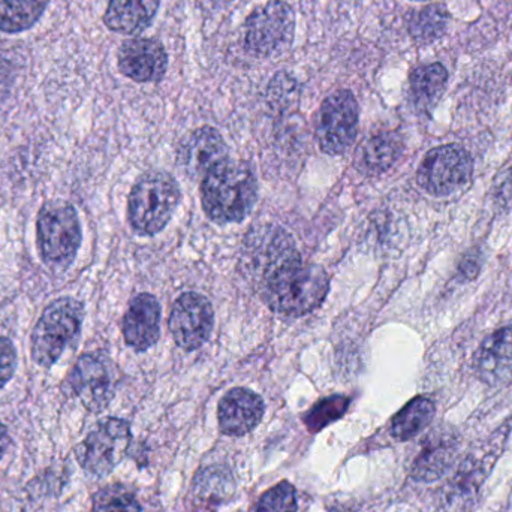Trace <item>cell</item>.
I'll use <instances>...</instances> for the list:
<instances>
[{
	"mask_svg": "<svg viewBox=\"0 0 512 512\" xmlns=\"http://www.w3.org/2000/svg\"><path fill=\"white\" fill-rule=\"evenodd\" d=\"M17 369V351L8 337H0V388L5 387Z\"/></svg>",
	"mask_w": 512,
	"mask_h": 512,
	"instance_id": "83f0119b",
	"label": "cell"
},
{
	"mask_svg": "<svg viewBox=\"0 0 512 512\" xmlns=\"http://www.w3.org/2000/svg\"><path fill=\"white\" fill-rule=\"evenodd\" d=\"M348 406L349 399H346V397H328V399L322 400V402H319L318 405L310 409L309 414L304 418V423H306L307 429L310 432H319L328 424L343 417Z\"/></svg>",
	"mask_w": 512,
	"mask_h": 512,
	"instance_id": "484cf974",
	"label": "cell"
},
{
	"mask_svg": "<svg viewBox=\"0 0 512 512\" xmlns=\"http://www.w3.org/2000/svg\"><path fill=\"white\" fill-rule=\"evenodd\" d=\"M403 144L393 132L375 135L361 147L360 164L367 173H384L402 155Z\"/></svg>",
	"mask_w": 512,
	"mask_h": 512,
	"instance_id": "44dd1931",
	"label": "cell"
},
{
	"mask_svg": "<svg viewBox=\"0 0 512 512\" xmlns=\"http://www.w3.org/2000/svg\"><path fill=\"white\" fill-rule=\"evenodd\" d=\"M93 511L95 512H141V505L134 492L125 486L105 487L99 490L93 498Z\"/></svg>",
	"mask_w": 512,
	"mask_h": 512,
	"instance_id": "d4e9b609",
	"label": "cell"
},
{
	"mask_svg": "<svg viewBox=\"0 0 512 512\" xmlns=\"http://www.w3.org/2000/svg\"><path fill=\"white\" fill-rule=\"evenodd\" d=\"M264 409V400L254 391L234 388L219 403V426L225 435H246L258 426Z\"/></svg>",
	"mask_w": 512,
	"mask_h": 512,
	"instance_id": "2e32d148",
	"label": "cell"
},
{
	"mask_svg": "<svg viewBox=\"0 0 512 512\" xmlns=\"http://www.w3.org/2000/svg\"><path fill=\"white\" fill-rule=\"evenodd\" d=\"M158 9L159 0H110L104 23L113 32L138 35L152 24Z\"/></svg>",
	"mask_w": 512,
	"mask_h": 512,
	"instance_id": "ac0fdd59",
	"label": "cell"
},
{
	"mask_svg": "<svg viewBox=\"0 0 512 512\" xmlns=\"http://www.w3.org/2000/svg\"><path fill=\"white\" fill-rule=\"evenodd\" d=\"M256 512H297V498L291 484H277L259 499Z\"/></svg>",
	"mask_w": 512,
	"mask_h": 512,
	"instance_id": "4316f807",
	"label": "cell"
},
{
	"mask_svg": "<svg viewBox=\"0 0 512 512\" xmlns=\"http://www.w3.org/2000/svg\"><path fill=\"white\" fill-rule=\"evenodd\" d=\"M215 324L212 303L204 295L186 292L174 303L170 316V330L177 346L194 351L209 340Z\"/></svg>",
	"mask_w": 512,
	"mask_h": 512,
	"instance_id": "7c38bea8",
	"label": "cell"
},
{
	"mask_svg": "<svg viewBox=\"0 0 512 512\" xmlns=\"http://www.w3.org/2000/svg\"><path fill=\"white\" fill-rule=\"evenodd\" d=\"M117 65L125 77L137 83H156L164 78L168 56L156 39L134 38L123 42L117 53Z\"/></svg>",
	"mask_w": 512,
	"mask_h": 512,
	"instance_id": "4fadbf2b",
	"label": "cell"
},
{
	"mask_svg": "<svg viewBox=\"0 0 512 512\" xmlns=\"http://www.w3.org/2000/svg\"><path fill=\"white\" fill-rule=\"evenodd\" d=\"M360 120L357 99L349 90H337L319 108L316 138L322 152L342 155L355 141Z\"/></svg>",
	"mask_w": 512,
	"mask_h": 512,
	"instance_id": "52a82bcc",
	"label": "cell"
},
{
	"mask_svg": "<svg viewBox=\"0 0 512 512\" xmlns=\"http://www.w3.org/2000/svg\"><path fill=\"white\" fill-rule=\"evenodd\" d=\"M230 159L228 146L215 128L204 126L189 134L179 147V164L192 179L203 180L207 173Z\"/></svg>",
	"mask_w": 512,
	"mask_h": 512,
	"instance_id": "5bb4252c",
	"label": "cell"
},
{
	"mask_svg": "<svg viewBox=\"0 0 512 512\" xmlns=\"http://www.w3.org/2000/svg\"><path fill=\"white\" fill-rule=\"evenodd\" d=\"M180 200L179 183L165 171L141 176L129 195L128 218L132 228L143 236L161 233Z\"/></svg>",
	"mask_w": 512,
	"mask_h": 512,
	"instance_id": "3957f363",
	"label": "cell"
},
{
	"mask_svg": "<svg viewBox=\"0 0 512 512\" xmlns=\"http://www.w3.org/2000/svg\"><path fill=\"white\" fill-rule=\"evenodd\" d=\"M478 378L489 385L501 384L512 376V327L501 328L484 340L475 355Z\"/></svg>",
	"mask_w": 512,
	"mask_h": 512,
	"instance_id": "e0dca14e",
	"label": "cell"
},
{
	"mask_svg": "<svg viewBox=\"0 0 512 512\" xmlns=\"http://www.w3.org/2000/svg\"><path fill=\"white\" fill-rule=\"evenodd\" d=\"M258 185L246 165L222 162L201 180L204 212L218 224L240 222L254 209Z\"/></svg>",
	"mask_w": 512,
	"mask_h": 512,
	"instance_id": "7a4b0ae2",
	"label": "cell"
},
{
	"mask_svg": "<svg viewBox=\"0 0 512 512\" xmlns=\"http://www.w3.org/2000/svg\"><path fill=\"white\" fill-rule=\"evenodd\" d=\"M448 24L447 8L441 3L426 6L412 17L409 32L420 44H429L444 35Z\"/></svg>",
	"mask_w": 512,
	"mask_h": 512,
	"instance_id": "cb8c5ba5",
	"label": "cell"
},
{
	"mask_svg": "<svg viewBox=\"0 0 512 512\" xmlns=\"http://www.w3.org/2000/svg\"><path fill=\"white\" fill-rule=\"evenodd\" d=\"M457 441L453 433L438 432L430 436L415 460L412 474L420 481H435L447 472L456 453Z\"/></svg>",
	"mask_w": 512,
	"mask_h": 512,
	"instance_id": "d6986e66",
	"label": "cell"
},
{
	"mask_svg": "<svg viewBox=\"0 0 512 512\" xmlns=\"http://www.w3.org/2000/svg\"><path fill=\"white\" fill-rule=\"evenodd\" d=\"M84 319L81 301L62 297L48 304L32 333V358L42 367H51L77 339Z\"/></svg>",
	"mask_w": 512,
	"mask_h": 512,
	"instance_id": "277c9868",
	"label": "cell"
},
{
	"mask_svg": "<svg viewBox=\"0 0 512 512\" xmlns=\"http://www.w3.org/2000/svg\"><path fill=\"white\" fill-rule=\"evenodd\" d=\"M435 403L427 397H415L408 403L391 424V433L399 441H409L420 435L435 417Z\"/></svg>",
	"mask_w": 512,
	"mask_h": 512,
	"instance_id": "7402d4cb",
	"label": "cell"
},
{
	"mask_svg": "<svg viewBox=\"0 0 512 512\" xmlns=\"http://www.w3.org/2000/svg\"><path fill=\"white\" fill-rule=\"evenodd\" d=\"M448 72L441 63L420 66L411 74V98L420 111H429L438 104L447 87Z\"/></svg>",
	"mask_w": 512,
	"mask_h": 512,
	"instance_id": "ffe728a7",
	"label": "cell"
},
{
	"mask_svg": "<svg viewBox=\"0 0 512 512\" xmlns=\"http://www.w3.org/2000/svg\"><path fill=\"white\" fill-rule=\"evenodd\" d=\"M69 384L75 396L89 411L107 408L116 394V366L104 354H84L78 358L69 375Z\"/></svg>",
	"mask_w": 512,
	"mask_h": 512,
	"instance_id": "30bf717a",
	"label": "cell"
},
{
	"mask_svg": "<svg viewBox=\"0 0 512 512\" xmlns=\"http://www.w3.org/2000/svg\"><path fill=\"white\" fill-rule=\"evenodd\" d=\"M295 14L282 0H271L254 9L245 23V42L256 56L283 53L294 41Z\"/></svg>",
	"mask_w": 512,
	"mask_h": 512,
	"instance_id": "8992f818",
	"label": "cell"
},
{
	"mask_svg": "<svg viewBox=\"0 0 512 512\" xmlns=\"http://www.w3.org/2000/svg\"><path fill=\"white\" fill-rule=\"evenodd\" d=\"M496 197H498L501 206L512 210V168L502 176V182L498 185Z\"/></svg>",
	"mask_w": 512,
	"mask_h": 512,
	"instance_id": "f1b7e54d",
	"label": "cell"
},
{
	"mask_svg": "<svg viewBox=\"0 0 512 512\" xmlns=\"http://www.w3.org/2000/svg\"><path fill=\"white\" fill-rule=\"evenodd\" d=\"M131 429L119 418H107L96 424L77 448V460L96 477L110 474L128 453Z\"/></svg>",
	"mask_w": 512,
	"mask_h": 512,
	"instance_id": "9c48e42d",
	"label": "cell"
},
{
	"mask_svg": "<svg viewBox=\"0 0 512 512\" xmlns=\"http://www.w3.org/2000/svg\"><path fill=\"white\" fill-rule=\"evenodd\" d=\"M471 155L463 147L448 144L436 147L424 156L418 168V183L435 197H447L471 182Z\"/></svg>",
	"mask_w": 512,
	"mask_h": 512,
	"instance_id": "ba28073f",
	"label": "cell"
},
{
	"mask_svg": "<svg viewBox=\"0 0 512 512\" xmlns=\"http://www.w3.org/2000/svg\"><path fill=\"white\" fill-rule=\"evenodd\" d=\"M298 254L294 240L282 228L264 225L255 228L243 242L242 262L256 285L277 265Z\"/></svg>",
	"mask_w": 512,
	"mask_h": 512,
	"instance_id": "8fae6325",
	"label": "cell"
},
{
	"mask_svg": "<svg viewBox=\"0 0 512 512\" xmlns=\"http://www.w3.org/2000/svg\"><path fill=\"white\" fill-rule=\"evenodd\" d=\"M9 445V435L6 427L0 423V459H2L3 454H5L6 448Z\"/></svg>",
	"mask_w": 512,
	"mask_h": 512,
	"instance_id": "4dcf8cb0",
	"label": "cell"
},
{
	"mask_svg": "<svg viewBox=\"0 0 512 512\" xmlns=\"http://www.w3.org/2000/svg\"><path fill=\"white\" fill-rule=\"evenodd\" d=\"M50 0H0V30L21 33L38 23Z\"/></svg>",
	"mask_w": 512,
	"mask_h": 512,
	"instance_id": "603a6c76",
	"label": "cell"
},
{
	"mask_svg": "<svg viewBox=\"0 0 512 512\" xmlns=\"http://www.w3.org/2000/svg\"><path fill=\"white\" fill-rule=\"evenodd\" d=\"M36 242L42 259L54 268L72 264L81 245V225L77 212L63 200L48 201L39 210Z\"/></svg>",
	"mask_w": 512,
	"mask_h": 512,
	"instance_id": "5b68a950",
	"label": "cell"
},
{
	"mask_svg": "<svg viewBox=\"0 0 512 512\" xmlns=\"http://www.w3.org/2000/svg\"><path fill=\"white\" fill-rule=\"evenodd\" d=\"M256 288L273 312L297 318L321 306L330 289V277L321 265L295 255L273 268Z\"/></svg>",
	"mask_w": 512,
	"mask_h": 512,
	"instance_id": "6da1fadb",
	"label": "cell"
},
{
	"mask_svg": "<svg viewBox=\"0 0 512 512\" xmlns=\"http://www.w3.org/2000/svg\"><path fill=\"white\" fill-rule=\"evenodd\" d=\"M161 336V304L152 294H140L129 304L123 319V337L138 352L152 348Z\"/></svg>",
	"mask_w": 512,
	"mask_h": 512,
	"instance_id": "9a60e30c",
	"label": "cell"
},
{
	"mask_svg": "<svg viewBox=\"0 0 512 512\" xmlns=\"http://www.w3.org/2000/svg\"><path fill=\"white\" fill-rule=\"evenodd\" d=\"M478 271H480L478 258H475V256H466V258L463 259L462 265H460V273L468 277V279H472V277L477 276Z\"/></svg>",
	"mask_w": 512,
	"mask_h": 512,
	"instance_id": "f546056e",
	"label": "cell"
}]
</instances>
